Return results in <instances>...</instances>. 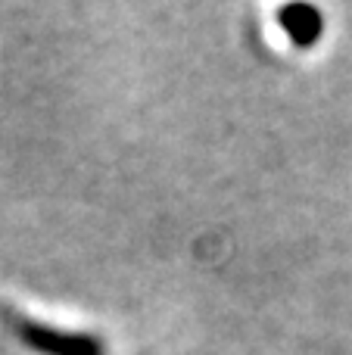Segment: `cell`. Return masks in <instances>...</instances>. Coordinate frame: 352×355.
<instances>
[{
  "label": "cell",
  "instance_id": "obj_1",
  "mask_svg": "<svg viewBox=\"0 0 352 355\" xmlns=\"http://www.w3.org/2000/svg\"><path fill=\"white\" fill-rule=\"evenodd\" d=\"M16 334L31 352L37 355H106L103 340L91 337V334H72V331H56V327L37 324V321H16Z\"/></svg>",
  "mask_w": 352,
  "mask_h": 355
},
{
  "label": "cell",
  "instance_id": "obj_2",
  "mask_svg": "<svg viewBox=\"0 0 352 355\" xmlns=\"http://www.w3.org/2000/svg\"><path fill=\"white\" fill-rule=\"evenodd\" d=\"M278 22H281V28H284V35L290 37L297 47H312V44L322 37V31H324L322 10H315V6H309V3L281 6Z\"/></svg>",
  "mask_w": 352,
  "mask_h": 355
}]
</instances>
